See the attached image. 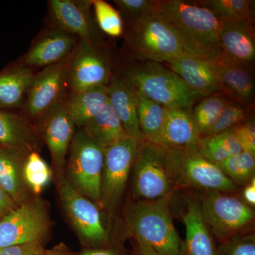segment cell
Returning <instances> with one entry per match:
<instances>
[{
    "instance_id": "6da1fadb",
    "label": "cell",
    "mask_w": 255,
    "mask_h": 255,
    "mask_svg": "<svg viewBox=\"0 0 255 255\" xmlns=\"http://www.w3.org/2000/svg\"><path fill=\"white\" fill-rule=\"evenodd\" d=\"M155 10L171 25L184 53L211 62H222L219 41L221 21L209 9L193 1H156Z\"/></svg>"
},
{
    "instance_id": "7a4b0ae2",
    "label": "cell",
    "mask_w": 255,
    "mask_h": 255,
    "mask_svg": "<svg viewBox=\"0 0 255 255\" xmlns=\"http://www.w3.org/2000/svg\"><path fill=\"white\" fill-rule=\"evenodd\" d=\"M125 46L132 58L142 62L170 63L185 53L173 28L155 8L128 23Z\"/></svg>"
},
{
    "instance_id": "3957f363",
    "label": "cell",
    "mask_w": 255,
    "mask_h": 255,
    "mask_svg": "<svg viewBox=\"0 0 255 255\" xmlns=\"http://www.w3.org/2000/svg\"><path fill=\"white\" fill-rule=\"evenodd\" d=\"M126 221L133 238L145 242L160 255H182L183 241L174 226L169 197L137 200L130 204Z\"/></svg>"
},
{
    "instance_id": "277c9868",
    "label": "cell",
    "mask_w": 255,
    "mask_h": 255,
    "mask_svg": "<svg viewBox=\"0 0 255 255\" xmlns=\"http://www.w3.org/2000/svg\"><path fill=\"white\" fill-rule=\"evenodd\" d=\"M166 165L175 189L191 188L228 193L237 190L236 184L219 166L201 155L197 144L166 148Z\"/></svg>"
},
{
    "instance_id": "5b68a950",
    "label": "cell",
    "mask_w": 255,
    "mask_h": 255,
    "mask_svg": "<svg viewBox=\"0 0 255 255\" xmlns=\"http://www.w3.org/2000/svg\"><path fill=\"white\" fill-rule=\"evenodd\" d=\"M123 77L134 90L167 108L191 111L200 99L179 75L160 63L143 62L126 70Z\"/></svg>"
},
{
    "instance_id": "8992f818",
    "label": "cell",
    "mask_w": 255,
    "mask_h": 255,
    "mask_svg": "<svg viewBox=\"0 0 255 255\" xmlns=\"http://www.w3.org/2000/svg\"><path fill=\"white\" fill-rule=\"evenodd\" d=\"M105 152L82 129L75 132L67 157L68 180L79 193L100 205Z\"/></svg>"
},
{
    "instance_id": "52a82bcc",
    "label": "cell",
    "mask_w": 255,
    "mask_h": 255,
    "mask_svg": "<svg viewBox=\"0 0 255 255\" xmlns=\"http://www.w3.org/2000/svg\"><path fill=\"white\" fill-rule=\"evenodd\" d=\"M199 201L206 226L221 244L243 235L242 231L254 221L251 206L230 193L207 191Z\"/></svg>"
},
{
    "instance_id": "ba28073f",
    "label": "cell",
    "mask_w": 255,
    "mask_h": 255,
    "mask_svg": "<svg viewBox=\"0 0 255 255\" xmlns=\"http://www.w3.org/2000/svg\"><path fill=\"white\" fill-rule=\"evenodd\" d=\"M131 171L132 195L137 200L170 197L175 190L167 172L163 146L140 142Z\"/></svg>"
},
{
    "instance_id": "9c48e42d",
    "label": "cell",
    "mask_w": 255,
    "mask_h": 255,
    "mask_svg": "<svg viewBox=\"0 0 255 255\" xmlns=\"http://www.w3.org/2000/svg\"><path fill=\"white\" fill-rule=\"evenodd\" d=\"M72 53L59 63L35 74L22 109L19 111L32 124L68 96V69Z\"/></svg>"
},
{
    "instance_id": "30bf717a",
    "label": "cell",
    "mask_w": 255,
    "mask_h": 255,
    "mask_svg": "<svg viewBox=\"0 0 255 255\" xmlns=\"http://www.w3.org/2000/svg\"><path fill=\"white\" fill-rule=\"evenodd\" d=\"M140 143L128 137L104 149L100 206L110 213L115 209L123 195Z\"/></svg>"
},
{
    "instance_id": "8fae6325",
    "label": "cell",
    "mask_w": 255,
    "mask_h": 255,
    "mask_svg": "<svg viewBox=\"0 0 255 255\" xmlns=\"http://www.w3.org/2000/svg\"><path fill=\"white\" fill-rule=\"evenodd\" d=\"M48 229L46 208L39 199L27 200L0 220V249L41 242Z\"/></svg>"
},
{
    "instance_id": "7c38bea8",
    "label": "cell",
    "mask_w": 255,
    "mask_h": 255,
    "mask_svg": "<svg viewBox=\"0 0 255 255\" xmlns=\"http://www.w3.org/2000/svg\"><path fill=\"white\" fill-rule=\"evenodd\" d=\"M112 75L107 55L95 42L78 40L68 69V92L108 85Z\"/></svg>"
},
{
    "instance_id": "4fadbf2b",
    "label": "cell",
    "mask_w": 255,
    "mask_h": 255,
    "mask_svg": "<svg viewBox=\"0 0 255 255\" xmlns=\"http://www.w3.org/2000/svg\"><path fill=\"white\" fill-rule=\"evenodd\" d=\"M66 100L67 97L53 106L33 123L38 136L43 138L49 149L53 167L58 176L63 173L70 144L76 132Z\"/></svg>"
},
{
    "instance_id": "5bb4252c",
    "label": "cell",
    "mask_w": 255,
    "mask_h": 255,
    "mask_svg": "<svg viewBox=\"0 0 255 255\" xmlns=\"http://www.w3.org/2000/svg\"><path fill=\"white\" fill-rule=\"evenodd\" d=\"M60 196L64 209L82 237L94 246L105 245L108 234L96 204L75 190L67 180L62 181Z\"/></svg>"
},
{
    "instance_id": "9a60e30c",
    "label": "cell",
    "mask_w": 255,
    "mask_h": 255,
    "mask_svg": "<svg viewBox=\"0 0 255 255\" xmlns=\"http://www.w3.org/2000/svg\"><path fill=\"white\" fill-rule=\"evenodd\" d=\"M78 41L76 36L50 26L40 33L28 51L16 61L31 69L46 68L68 58Z\"/></svg>"
},
{
    "instance_id": "2e32d148",
    "label": "cell",
    "mask_w": 255,
    "mask_h": 255,
    "mask_svg": "<svg viewBox=\"0 0 255 255\" xmlns=\"http://www.w3.org/2000/svg\"><path fill=\"white\" fill-rule=\"evenodd\" d=\"M48 4L51 26L78 40L95 42L92 0H50Z\"/></svg>"
},
{
    "instance_id": "e0dca14e",
    "label": "cell",
    "mask_w": 255,
    "mask_h": 255,
    "mask_svg": "<svg viewBox=\"0 0 255 255\" xmlns=\"http://www.w3.org/2000/svg\"><path fill=\"white\" fill-rule=\"evenodd\" d=\"M219 41L223 55V61L220 63L253 68L255 60L254 23L221 21Z\"/></svg>"
},
{
    "instance_id": "ac0fdd59",
    "label": "cell",
    "mask_w": 255,
    "mask_h": 255,
    "mask_svg": "<svg viewBox=\"0 0 255 255\" xmlns=\"http://www.w3.org/2000/svg\"><path fill=\"white\" fill-rule=\"evenodd\" d=\"M167 65V68L179 75L200 99L225 92L215 77L209 60L184 53Z\"/></svg>"
},
{
    "instance_id": "d6986e66",
    "label": "cell",
    "mask_w": 255,
    "mask_h": 255,
    "mask_svg": "<svg viewBox=\"0 0 255 255\" xmlns=\"http://www.w3.org/2000/svg\"><path fill=\"white\" fill-rule=\"evenodd\" d=\"M182 219L186 228L182 255H217L213 235L201 214L199 199L188 197L186 199Z\"/></svg>"
},
{
    "instance_id": "ffe728a7",
    "label": "cell",
    "mask_w": 255,
    "mask_h": 255,
    "mask_svg": "<svg viewBox=\"0 0 255 255\" xmlns=\"http://www.w3.org/2000/svg\"><path fill=\"white\" fill-rule=\"evenodd\" d=\"M109 89V102L118 116L128 137L145 141L137 116L135 90L124 77L112 75Z\"/></svg>"
},
{
    "instance_id": "44dd1931",
    "label": "cell",
    "mask_w": 255,
    "mask_h": 255,
    "mask_svg": "<svg viewBox=\"0 0 255 255\" xmlns=\"http://www.w3.org/2000/svg\"><path fill=\"white\" fill-rule=\"evenodd\" d=\"M33 69L14 61L0 71V110H21L34 78Z\"/></svg>"
},
{
    "instance_id": "7402d4cb",
    "label": "cell",
    "mask_w": 255,
    "mask_h": 255,
    "mask_svg": "<svg viewBox=\"0 0 255 255\" xmlns=\"http://www.w3.org/2000/svg\"><path fill=\"white\" fill-rule=\"evenodd\" d=\"M38 145V132L28 119L16 111L0 110V145L31 152Z\"/></svg>"
},
{
    "instance_id": "603a6c76",
    "label": "cell",
    "mask_w": 255,
    "mask_h": 255,
    "mask_svg": "<svg viewBox=\"0 0 255 255\" xmlns=\"http://www.w3.org/2000/svg\"><path fill=\"white\" fill-rule=\"evenodd\" d=\"M211 70L225 92L235 100L253 105L255 77L252 67L211 62Z\"/></svg>"
},
{
    "instance_id": "cb8c5ba5",
    "label": "cell",
    "mask_w": 255,
    "mask_h": 255,
    "mask_svg": "<svg viewBox=\"0 0 255 255\" xmlns=\"http://www.w3.org/2000/svg\"><path fill=\"white\" fill-rule=\"evenodd\" d=\"M28 153L0 145V186L16 206L28 200L23 168Z\"/></svg>"
},
{
    "instance_id": "d4e9b609",
    "label": "cell",
    "mask_w": 255,
    "mask_h": 255,
    "mask_svg": "<svg viewBox=\"0 0 255 255\" xmlns=\"http://www.w3.org/2000/svg\"><path fill=\"white\" fill-rule=\"evenodd\" d=\"M201 138L191 111L166 107L159 145L166 148L187 147Z\"/></svg>"
},
{
    "instance_id": "484cf974",
    "label": "cell",
    "mask_w": 255,
    "mask_h": 255,
    "mask_svg": "<svg viewBox=\"0 0 255 255\" xmlns=\"http://www.w3.org/2000/svg\"><path fill=\"white\" fill-rule=\"evenodd\" d=\"M82 130L102 148L113 146L128 137L110 102Z\"/></svg>"
},
{
    "instance_id": "4316f807",
    "label": "cell",
    "mask_w": 255,
    "mask_h": 255,
    "mask_svg": "<svg viewBox=\"0 0 255 255\" xmlns=\"http://www.w3.org/2000/svg\"><path fill=\"white\" fill-rule=\"evenodd\" d=\"M109 100L107 85L68 92L67 106L75 127L81 129L105 107Z\"/></svg>"
},
{
    "instance_id": "83f0119b",
    "label": "cell",
    "mask_w": 255,
    "mask_h": 255,
    "mask_svg": "<svg viewBox=\"0 0 255 255\" xmlns=\"http://www.w3.org/2000/svg\"><path fill=\"white\" fill-rule=\"evenodd\" d=\"M134 90L137 97L139 124L144 139L151 143L159 145L166 107Z\"/></svg>"
},
{
    "instance_id": "f1b7e54d",
    "label": "cell",
    "mask_w": 255,
    "mask_h": 255,
    "mask_svg": "<svg viewBox=\"0 0 255 255\" xmlns=\"http://www.w3.org/2000/svg\"><path fill=\"white\" fill-rule=\"evenodd\" d=\"M201 155L210 162L219 164L228 157L242 152L234 129L215 135L201 137L197 142Z\"/></svg>"
},
{
    "instance_id": "f546056e",
    "label": "cell",
    "mask_w": 255,
    "mask_h": 255,
    "mask_svg": "<svg viewBox=\"0 0 255 255\" xmlns=\"http://www.w3.org/2000/svg\"><path fill=\"white\" fill-rule=\"evenodd\" d=\"M194 2L209 9L221 21H248L255 23V1L200 0Z\"/></svg>"
},
{
    "instance_id": "4dcf8cb0",
    "label": "cell",
    "mask_w": 255,
    "mask_h": 255,
    "mask_svg": "<svg viewBox=\"0 0 255 255\" xmlns=\"http://www.w3.org/2000/svg\"><path fill=\"white\" fill-rule=\"evenodd\" d=\"M225 92H217L204 97L191 112L193 121L200 137L205 136L228 102L233 100Z\"/></svg>"
},
{
    "instance_id": "1f68e13d",
    "label": "cell",
    "mask_w": 255,
    "mask_h": 255,
    "mask_svg": "<svg viewBox=\"0 0 255 255\" xmlns=\"http://www.w3.org/2000/svg\"><path fill=\"white\" fill-rule=\"evenodd\" d=\"M216 165L236 184H248L255 177V156L245 151Z\"/></svg>"
},
{
    "instance_id": "d6a6232c",
    "label": "cell",
    "mask_w": 255,
    "mask_h": 255,
    "mask_svg": "<svg viewBox=\"0 0 255 255\" xmlns=\"http://www.w3.org/2000/svg\"><path fill=\"white\" fill-rule=\"evenodd\" d=\"M253 107V105H246L233 99L223 109L216 123L211 128L205 136L227 131L246 122L251 118Z\"/></svg>"
},
{
    "instance_id": "836d02e7",
    "label": "cell",
    "mask_w": 255,
    "mask_h": 255,
    "mask_svg": "<svg viewBox=\"0 0 255 255\" xmlns=\"http://www.w3.org/2000/svg\"><path fill=\"white\" fill-rule=\"evenodd\" d=\"M96 21L104 33L113 38L122 36L124 33L123 18L119 11L104 0H92Z\"/></svg>"
},
{
    "instance_id": "e575fe53",
    "label": "cell",
    "mask_w": 255,
    "mask_h": 255,
    "mask_svg": "<svg viewBox=\"0 0 255 255\" xmlns=\"http://www.w3.org/2000/svg\"><path fill=\"white\" fill-rule=\"evenodd\" d=\"M50 169L48 164L38 152L28 154L23 164V174L25 182L34 194H39L50 179Z\"/></svg>"
},
{
    "instance_id": "d590c367",
    "label": "cell",
    "mask_w": 255,
    "mask_h": 255,
    "mask_svg": "<svg viewBox=\"0 0 255 255\" xmlns=\"http://www.w3.org/2000/svg\"><path fill=\"white\" fill-rule=\"evenodd\" d=\"M217 255H255V236L243 234L222 243Z\"/></svg>"
},
{
    "instance_id": "8d00e7d4",
    "label": "cell",
    "mask_w": 255,
    "mask_h": 255,
    "mask_svg": "<svg viewBox=\"0 0 255 255\" xmlns=\"http://www.w3.org/2000/svg\"><path fill=\"white\" fill-rule=\"evenodd\" d=\"M119 13L127 18L128 23L135 21L142 15L155 9L156 1L152 0H115Z\"/></svg>"
},
{
    "instance_id": "74e56055",
    "label": "cell",
    "mask_w": 255,
    "mask_h": 255,
    "mask_svg": "<svg viewBox=\"0 0 255 255\" xmlns=\"http://www.w3.org/2000/svg\"><path fill=\"white\" fill-rule=\"evenodd\" d=\"M233 129L242 150L255 156V126L253 118L251 117Z\"/></svg>"
},
{
    "instance_id": "f35d334b",
    "label": "cell",
    "mask_w": 255,
    "mask_h": 255,
    "mask_svg": "<svg viewBox=\"0 0 255 255\" xmlns=\"http://www.w3.org/2000/svg\"><path fill=\"white\" fill-rule=\"evenodd\" d=\"M41 242L24 243L0 249V255H44Z\"/></svg>"
},
{
    "instance_id": "ab89813d",
    "label": "cell",
    "mask_w": 255,
    "mask_h": 255,
    "mask_svg": "<svg viewBox=\"0 0 255 255\" xmlns=\"http://www.w3.org/2000/svg\"><path fill=\"white\" fill-rule=\"evenodd\" d=\"M16 207L12 199L0 186V216H4Z\"/></svg>"
},
{
    "instance_id": "60d3db41",
    "label": "cell",
    "mask_w": 255,
    "mask_h": 255,
    "mask_svg": "<svg viewBox=\"0 0 255 255\" xmlns=\"http://www.w3.org/2000/svg\"><path fill=\"white\" fill-rule=\"evenodd\" d=\"M133 255H160L156 253L149 245L145 242L137 238H134Z\"/></svg>"
},
{
    "instance_id": "b9f144b4",
    "label": "cell",
    "mask_w": 255,
    "mask_h": 255,
    "mask_svg": "<svg viewBox=\"0 0 255 255\" xmlns=\"http://www.w3.org/2000/svg\"><path fill=\"white\" fill-rule=\"evenodd\" d=\"M243 200L251 206L252 208L255 206V177L248 182L245 187L243 192Z\"/></svg>"
},
{
    "instance_id": "7bdbcfd3",
    "label": "cell",
    "mask_w": 255,
    "mask_h": 255,
    "mask_svg": "<svg viewBox=\"0 0 255 255\" xmlns=\"http://www.w3.org/2000/svg\"><path fill=\"white\" fill-rule=\"evenodd\" d=\"M81 255H120L115 250L108 248H96V249L86 250L82 252Z\"/></svg>"
},
{
    "instance_id": "ee69618b",
    "label": "cell",
    "mask_w": 255,
    "mask_h": 255,
    "mask_svg": "<svg viewBox=\"0 0 255 255\" xmlns=\"http://www.w3.org/2000/svg\"><path fill=\"white\" fill-rule=\"evenodd\" d=\"M44 255H63L59 254L58 253H54V252H45Z\"/></svg>"
}]
</instances>
